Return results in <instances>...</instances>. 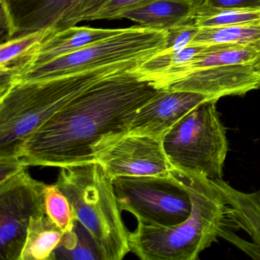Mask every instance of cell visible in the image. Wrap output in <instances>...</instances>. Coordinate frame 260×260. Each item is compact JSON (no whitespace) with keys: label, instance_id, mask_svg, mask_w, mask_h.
Returning <instances> with one entry per match:
<instances>
[{"label":"cell","instance_id":"6da1fadb","mask_svg":"<svg viewBox=\"0 0 260 260\" xmlns=\"http://www.w3.org/2000/svg\"><path fill=\"white\" fill-rule=\"evenodd\" d=\"M159 89L132 71L109 77L74 99L33 132L19 150L25 167L61 168L96 162L128 135L137 112Z\"/></svg>","mask_w":260,"mask_h":260},{"label":"cell","instance_id":"7a4b0ae2","mask_svg":"<svg viewBox=\"0 0 260 260\" xmlns=\"http://www.w3.org/2000/svg\"><path fill=\"white\" fill-rule=\"evenodd\" d=\"M140 63H116L44 81L12 86L0 96V160L18 159L28 137L74 99L112 76Z\"/></svg>","mask_w":260,"mask_h":260},{"label":"cell","instance_id":"3957f363","mask_svg":"<svg viewBox=\"0 0 260 260\" xmlns=\"http://www.w3.org/2000/svg\"><path fill=\"white\" fill-rule=\"evenodd\" d=\"M191 197L189 217L179 224L155 226L138 223L129 234L131 251L143 260H196L217 241L223 231L226 205L211 179L173 170Z\"/></svg>","mask_w":260,"mask_h":260},{"label":"cell","instance_id":"277c9868","mask_svg":"<svg viewBox=\"0 0 260 260\" xmlns=\"http://www.w3.org/2000/svg\"><path fill=\"white\" fill-rule=\"evenodd\" d=\"M54 184L93 239L101 259H122L131 251L130 232L121 217L113 180L101 165L92 162L61 167Z\"/></svg>","mask_w":260,"mask_h":260},{"label":"cell","instance_id":"5b68a950","mask_svg":"<svg viewBox=\"0 0 260 260\" xmlns=\"http://www.w3.org/2000/svg\"><path fill=\"white\" fill-rule=\"evenodd\" d=\"M167 38L168 31L140 25L121 28L114 36L15 76L1 87L0 95L19 83L44 81L116 63H142L165 50Z\"/></svg>","mask_w":260,"mask_h":260},{"label":"cell","instance_id":"8992f818","mask_svg":"<svg viewBox=\"0 0 260 260\" xmlns=\"http://www.w3.org/2000/svg\"><path fill=\"white\" fill-rule=\"evenodd\" d=\"M217 99L196 106L166 134L162 147L173 170L211 180L222 179L228 151Z\"/></svg>","mask_w":260,"mask_h":260},{"label":"cell","instance_id":"52a82bcc","mask_svg":"<svg viewBox=\"0 0 260 260\" xmlns=\"http://www.w3.org/2000/svg\"><path fill=\"white\" fill-rule=\"evenodd\" d=\"M113 184L120 209L132 213L138 223L175 226L191 214L189 193L173 172L167 176H121Z\"/></svg>","mask_w":260,"mask_h":260},{"label":"cell","instance_id":"ba28073f","mask_svg":"<svg viewBox=\"0 0 260 260\" xmlns=\"http://www.w3.org/2000/svg\"><path fill=\"white\" fill-rule=\"evenodd\" d=\"M47 185L26 169L0 182V257L20 260L31 218L45 214Z\"/></svg>","mask_w":260,"mask_h":260},{"label":"cell","instance_id":"9c48e42d","mask_svg":"<svg viewBox=\"0 0 260 260\" xmlns=\"http://www.w3.org/2000/svg\"><path fill=\"white\" fill-rule=\"evenodd\" d=\"M108 1L0 0L2 28L9 39L44 30L57 32L87 21Z\"/></svg>","mask_w":260,"mask_h":260},{"label":"cell","instance_id":"30bf717a","mask_svg":"<svg viewBox=\"0 0 260 260\" xmlns=\"http://www.w3.org/2000/svg\"><path fill=\"white\" fill-rule=\"evenodd\" d=\"M108 176H167L173 168L167 159L162 141L144 135H127L108 147L97 162Z\"/></svg>","mask_w":260,"mask_h":260},{"label":"cell","instance_id":"8fae6325","mask_svg":"<svg viewBox=\"0 0 260 260\" xmlns=\"http://www.w3.org/2000/svg\"><path fill=\"white\" fill-rule=\"evenodd\" d=\"M260 88V74L252 63L205 68L189 73L167 85V90L184 91L213 99L243 95Z\"/></svg>","mask_w":260,"mask_h":260},{"label":"cell","instance_id":"7c38bea8","mask_svg":"<svg viewBox=\"0 0 260 260\" xmlns=\"http://www.w3.org/2000/svg\"><path fill=\"white\" fill-rule=\"evenodd\" d=\"M211 100L214 99L193 92L159 89L137 112L128 135H144L162 141L182 117L196 106Z\"/></svg>","mask_w":260,"mask_h":260},{"label":"cell","instance_id":"4fadbf2b","mask_svg":"<svg viewBox=\"0 0 260 260\" xmlns=\"http://www.w3.org/2000/svg\"><path fill=\"white\" fill-rule=\"evenodd\" d=\"M120 30L121 28L108 29L75 25L53 33L31 50L23 68L8 80L1 82V86L7 84L10 79L18 74L75 52L84 47L114 36Z\"/></svg>","mask_w":260,"mask_h":260},{"label":"cell","instance_id":"5bb4252c","mask_svg":"<svg viewBox=\"0 0 260 260\" xmlns=\"http://www.w3.org/2000/svg\"><path fill=\"white\" fill-rule=\"evenodd\" d=\"M259 55L260 43L252 45H208L189 61L169 70L149 84L156 89H162L172 82L189 73L214 67L252 63Z\"/></svg>","mask_w":260,"mask_h":260},{"label":"cell","instance_id":"9a60e30c","mask_svg":"<svg viewBox=\"0 0 260 260\" xmlns=\"http://www.w3.org/2000/svg\"><path fill=\"white\" fill-rule=\"evenodd\" d=\"M205 3V0H152L126 13L123 19L144 28L170 31L193 25L198 11Z\"/></svg>","mask_w":260,"mask_h":260},{"label":"cell","instance_id":"2e32d148","mask_svg":"<svg viewBox=\"0 0 260 260\" xmlns=\"http://www.w3.org/2000/svg\"><path fill=\"white\" fill-rule=\"evenodd\" d=\"M226 205V217L250 235L260 248V190L245 193L222 179L212 180Z\"/></svg>","mask_w":260,"mask_h":260},{"label":"cell","instance_id":"e0dca14e","mask_svg":"<svg viewBox=\"0 0 260 260\" xmlns=\"http://www.w3.org/2000/svg\"><path fill=\"white\" fill-rule=\"evenodd\" d=\"M63 232L46 213L31 218L20 260L54 259Z\"/></svg>","mask_w":260,"mask_h":260},{"label":"cell","instance_id":"ac0fdd59","mask_svg":"<svg viewBox=\"0 0 260 260\" xmlns=\"http://www.w3.org/2000/svg\"><path fill=\"white\" fill-rule=\"evenodd\" d=\"M56 32L48 29L9 39L0 47V76L7 80L19 72L28 60L31 50L50 35Z\"/></svg>","mask_w":260,"mask_h":260},{"label":"cell","instance_id":"d6986e66","mask_svg":"<svg viewBox=\"0 0 260 260\" xmlns=\"http://www.w3.org/2000/svg\"><path fill=\"white\" fill-rule=\"evenodd\" d=\"M258 43H260V22L199 28L191 45H252Z\"/></svg>","mask_w":260,"mask_h":260},{"label":"cell","instance_id":"ffe728a7","mask_svg":"<svg viewBox=\"0 0 260 260\" xmlns=\"http://www.w3.org/2000/svg\"><path fill=\"white\" fill-rule=\"evenodd\" d=\"M208 45H191L179 51H162L143 62L132 72L139 80L150 83L169 70L189 61Z\"/></svg>","mask_w":260,"mask_h":260},{"label":"cell","instance_id":"44dd1931","mask_svg":"<svg viewBox=\"0 0 260 260\" xmlns=\"http://www.w3.org/2000/svg\"><path fill=\"white\" fill-rule=\"evenodd\" d=\"M54 259H101V256L93 239L77 220L74 228L63 234Z\"/></svg>","mask_w":260,"mask_h":260},{"label":"cell","instance_id":"7402d4cb","mask_svg":"<svg viewBox=\"0 0 260 260\" xmlns=\"http://www.w3.org/2000/svg\"><path fill=\"white\" fill-rule=\"evenodd\" d=\"M260 22V10L218 9L204 4L196 14L194 25L199 28H217Z\"/></svg>","mask_w":260,"mask_h":260},{"label":"cell","instance_id":"603a6c76","mask_svg":"<svg viewBox=\"0 0 260 260\" xmlns=\"http://www.w3.org/2000/svg\"><path fill=\"white\" fill-rule=\"evenodd\" d=\"M45 213L63 231H71L75 225L74 211L68 198L55 184L47 185L45 194Z\"/></svg>","mask_w":260,"mask_h":260},{"label":"cell","instance_id":"cb8c5ba5","mask_svg":"<svg viewBox=\"0 0 260 260\" xmlns=\"http://www.w3.org/2000/svg\"><path fill=\"white\" fill-rule=\"evenodd\" d=\"M150 1L152 0H109L95 13L91 15L87 21L123 19L126 13L139 8Z\"/></svg>","mask_w":260,"mask_h":260},{"label":"cell","instance_id":"d4e9b609","mask_svg":"<svg viewBox=\"0 0 260 260\" xmlns=\"http://www.w3.org/2000/svg\"><path fill=\"white\" fill-rule=\"evenodd\" d=\"M199 28L193 25H185L168 31V38L165 50L167 51H179L191 45Z\"/></svg>","mask_w":260,"mask_h":260},{"label":"cell","instance_id":"484cf974","mask_svg":"<svg viewBox=\"0 0 260 260\" xmlns=\"http://www.w3.org/2000/svg\"><path fill=\"white\" fill-rule=\"evenodd\" d=\"M205 4L213 8L260 10V0H205Z\"/></svg>","mask_w":260,"mask_h":260},{"label":"cell","instance_id":"4316f807","mask_svg":"<svg viewBox=\"0 0 260 260\" xmlns=\"http://www.w3.org/2000/svg\"><path fill=\"white\" fill-rule=\"evenodd\" d=\"M252 64L253 66L254 69L260 74V55L257 57L256 60Z\"/></svg>","mask_w":260,"mask_h":260}]
</instances>
